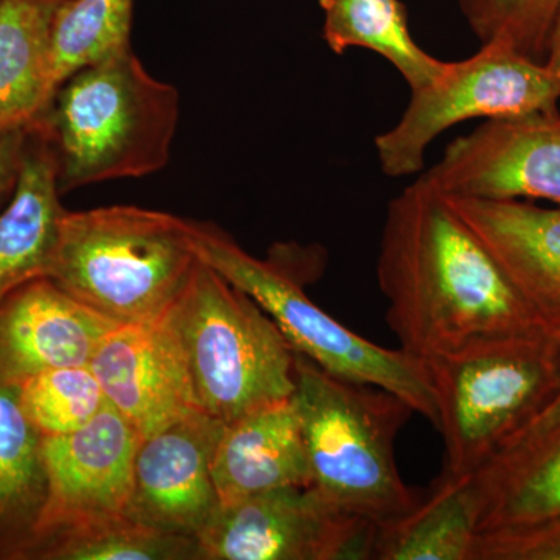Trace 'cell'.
I'll list each match as a JSON object with an SVG mask.
<instances>
[{
  "instance_id": "6da1fadb",
  "label": "cell",
  "mask_w": 560,
  "mask_h": 560,
  "mask_svg": "<svg viewBox=\"0 0 560 560\" xmlns=\"http://www.w3.org/2000/svg\"><path fill=\"white\" fill-rule=\"evenodd\" d=\"M377 279L389 329L420 361L541 335L492 254L427 173L389 202Z\"/></svg>"
},
{
  "instance_id": "7a4b0ae2",
  "label": "cell",
  "mask_w": 560,
  "mask_h": 560,
  "mask_svg": "<svg viewBox=\"0 0 560 560\" xmlns=\"http://www.w3.org/2000/svg\"><path fill=\"white\" fill-rule=\"evenodd\" d=\"M179 120L175 86L128 49L70 73L38 120L57 158L61 194L160 172Z\"/></svg>"
},
{
  "instance_id": "3957f363",
  "label": "cell",
  "mask_w": 560,
  "mask_h": 560,
  "mask_svg": "<svg viewBox=\"0 0 560 560\" xmlns=\"http://www.w3.org/2000/svg\"><path fill=\"white\" fill-rule=\"evenodd\" d=\"M311 486L341 510L383 526L418 504L401 480L394 444L411 418L407 401L330 374L294 350V390Z\"/></svg>"
},
{
  "instance_id": "277c9868",
  "label": "cell",
  "mask_w": 560,
  "mask_h": 560,
  "mask_svg": "<svg viewBox=\"0 0 560 560\" xmlns=\"http://www.w3.org/2000/svg\"><path fill=\"white\" fill-rule=\"evenodd\" d=\"M198 260L189 220L109 206L66 212L46 276L121 326L161 319Z\"/></svg>"
},
{
  "instance_id": "5b68a950",
  "label": "cell",
  "mask_w": 560,
  "mask_h": 560,
  "mask_svg": "<svg viewBox=\"0 0 560 560\" xmlns=\"http://www.w3.org/2000/svg\"><path fill=\"white\" fill-rule=\"evenodd\" d=\"M165 320L178 342L198 408L230 423L289 399L294 350L245 291L198 260Z\"/></svg>"
},
{
  "instance_id": "8992f818",
  "label": "cell",
  "mask_w": 560,
  "mask_h": 560,
  "mask_svg": "<svg viewBox=\"0 0 560 560\" xmlns=\"http://www.w3.org/2000/svg\"><path fill=\"white\" fill-rule=\"evenodd\" d=\"M190 230L198 259L253 298L293 350L337 377L396 394L436 429L438 405L423 361L342 326L307 296L287 265L272 257L257 259L213 224L190 221Z\"/></svg>"
},
{
  "instance_id": "52a82bcc",
  "label": "cell",
  "mask_w": 560,
  "mask_h": 560,
  "mask_svg": "<svg viewBox=\"0 0 560 560\" xmlns=\"http://www.w3.org/2000/svg\"><path fill=\"white\" fill-rule=\"evenodd\" d=\"M423 363L436 399L445 470L452 474L481 469L539 415L560 381V346L540 334Z\"/></svg>"
},
{
  "instance_id": "ba28073f",
  "label": "cell",
  "mask_w": 560,
  "mask_h": 560,
  "mask_svg": "<svg viewBox=\"0 0 560 560\" xmlns=\"http://www.w3.org/2000/svg\"><path fill=\"white\" fill-rule=\"evenodd\" d=\"M560 91L545 65L503 44H482L463 61L445 62L440 75L411 91L404 116L375 138L385 175L404 178L423 168L434 139L474 119L558 116Z\"/></svg>"
},
{
  "instance_id": "9c48e42d",
  "label": "cell",
  "mask_w": 560,
  "mask_h": 560,
  "mask_svg": "<svg viewBox=\"0 0 560 560\" xmlns=\"http://www.w3.org/2000/svg\"><path fill=\"white\" fill-rule=\"evenodd\" d=\"M377 528L313 486H283L220 506L197 540L200 560H372Z\"/></svg>"
},
{
  "instance_id": "30bf717a",
  "label": "cell",
  "mask_w": 560,
  "mask_h": 560,
  "mask_svg": "<svg viewBox=\"0 0 560 560\" xmlns=\"http://www.w3.org/2000/svg\"><path fill=\"white\" fill-rule=\"evenodd\" d=\"M139 441L110 405L73 433L43 436L49 499L27 560L66 534L127 515Z\"/></svg>"
},
{
  "instance_id": "8fae6325",
  "label": "cell",
  "mask_w": 560,
  "mask_h": 560,
  "mask_svg": "<svg viewBox=\"0 0 560 560\" xmlns=\"http://www.w3.org/2000/svg\"><path fill=\"white\" fill-rule=\"evenodd\" d=\"M559 117L488 120L452 142L427 176L458 197L560 206Z\"/></svg>"
},
{
  "instance_id": "7c38bea8",
  "label": "cell",
  "mask_w": 560,
  "mask_h": 560,
  "mask_svg": "<svg viewBox=\"0 0 560 560\" xmlns=\"http://www.w3.org/2000/svg\"><path fill=\"white\" fill-rule=\"evenodd\" d=\"M223 425L198 410L140 440L128 517L197 539L220 510L212 456Z\"/></svg>"
},
{
  "instance_id": "4fadbf2b",
  "label": "cell",
  "mask_w": 560,
  "mask_h": 560,
  "mask_svg": "<svg viewBox=\"0 0 560 560\" xmlns=\"http://www.w3.org/2000/svg\"><path fill=\"white\" fill-rule=\"evenodd\" d=\"M106 401L140 440L198 411L194 389L164 316L114 327L90 361Z\"/></svg>"
},
{
  "instance_id": "5bb4252c",
  "label": "cell",
  "mask_w": 560,
  "mask_h": 560,
  "mask_svg": "<svg viewBox=\"0 0 560 560\" xmlns=\"http://www.w3.org/2000/svg\"><path fill=\"white\" fill-rule=\"evenodd\" d=\"M445 197L511 280L541 335L560 346V206Z\"/></svg>"
},
{
  "instance_id": "9a60e30c",
  "label": "cell",
  "mask_w": 560,
  "mask_h": 560,
  "mask_svg": "<svg viewBox=\"0 0 560 560\" xmlns=\"http://www.w3.org/2000/svg\"><path fill=\"white\" fill-rule=\"evenodd\" d=\"M116 326L47 276L28 280L0 302V383L86 366Z\"/></svg>"
},
{
  "instance_id": "2e32d148",
  "label": "cell",
  "mask_w": 560,
  "mask_h": 560,
  "mask_svg": "<svg viewBox=\"0 0 560 560\" xmlns=\"http://www.w3.org/2000/svg\"><path fill=\"white\" fill-rule=\"evenodd\" d=\"M220 506L283 486H311V467L293 400L224 423L212 456Z\"/></svg>"
},
{
  "instance_id": "e0dca14e",
  "label": "cell",
  "mask_w": 560,
  "mask_h": 560,
  "mask_svg": "<svg viewBox=\"0 0 560 560\" xmlns=\"http://www.w3.org/2000/svg\"><path fill=\"white\" fill-rule=\"evenodd\" d=\"M61 195L49 136L33 121L16 189L0 210V302L22 283L47 275L68 212Z\"/></svg>"
},
{
  "instance_id": "ac0fdd59",
  "label": "cell",
  "mask_w": 560,
  "mask_h": 560,
  "mask_svg": "<svg viewBox=\"0 0 560 560\" xmlns=\"http://www.w3.org/2000/svg\"><path fill=\"white\" fill-rule=\"evenodd\" d=\"M480 517L474 474L444 469L411 511L378 526L372 560H471Z\"/></svg>"
},
{
  "instance_id": "d6986e66",
  "label": "cell",
  "mask_w": 560,
  "mask_h": 560,
  "mask_svg": "<svg viewBox=\"0 0 560 560\" xmlns=\"http://www.w3.org/2000/svg\"><path fill=\"white\" fill-rule=\"evenodd\" d=\"M65 0H0V135L32 125L55 94L51 43Z\"/></svg>"
},
{
  "instance_id": "ffe728a7",
  "label": "cell",
  "mask_w": 560,
  "mask_h": 560,
  "mask_svg": "<svg viewBox=\"0 0 560 560\" xmlns=\"http://www.w3.org/2000/svg\"><path fill=\"white\" fill-rule=\"evenodd\" d=\"M474 477L480 533L560 515V425L511 442Z\"/></svg>"
},
{
  "instance_id": "44dd1931",
  "label": "cell",
  "mask_w": 560,
  "mask_h": 560,
  "mask_svg": "<svg viewBox=\"0 0 560 560\" xmlns=\"http://www.w3.org/2000/svg\"><path fill=\"white\" fill-rule=\"evenodd\" d=\"M49 499L43 434L0 383V560H27Z\"/></svg>"
},
{
  "instance_id": "7402d4cb",
  "label": "cell",
  "mask_w": 560,
  "mask_h": 560,
  "mask_svg": "<svg viewBox=\"0 0 560 560\" xmlns=\"http://www.w3.org/2000/svg\"><path fill=\"white\" fill-rule=\"evenodd\" d=\"M324 38L331 51L370 49L399 70L411 91L427 86L445 61L420 49L408 31L407 11L399 0H319Z\"/></svg>"
},
{
  "instance_id": "603a6c76",
  "label": "cell",
  "mask_w": 560,
  "mask_h": 560,
  "mask_svg": "<svg viewBox=\"0 0 560 560\" xmlns=\"http://www.w3.org/2000/svg\"><path fill=\"white\" fill-rule=\"evenodd\" d=\"M135 0H65L51 43L55 91L70 73L131 47Z\"/></svg>"
},
{
  "instance_id": "cb8c5ba5",
  "label": "cell",
  "mask_w": 560,
  "mask_h": 560,
  "mask_svg": "<svg viewBox=\"0 0 560 560\" xmlns=\"http://www.w3.org/2000/svg\"><path fill=\"white\" fill-rule=\"evenodd\" d=\"M33 560H200L198 540L113 518L50 541Z\"/></svg>"
},
{
  "instance_id": "d4e9b609",
  "label": "cell",
  "mask_w": 560,
  "mask_h": 560,
  "mask_svg": "<svg viewBox=\"0 0 560 560\" xmlns=\"http://www.w3.org/2000/svg\"><path fill=\"white\" fill-rule=\"evenodd\" d=\"M18 399L25 418L43 436L73 433L108 405L90 364L33 375L18 385Z\"/></svg>"
},
{
  "instance_id": "484cf974",
  "label": "cell",
  "mask_w": 560,
  "mask_h": 560,
  "mask_svg": "<svg viewBox=\"0 0 560 560\" xmlns=\"http://www.w3.org/2000/svg\"><path fill=\"white\" fill-rule=\"evenodd\" d=\"M459 3L482 44H503L544 65L560 0H459Z\"/></svg>"
},
{
  "instance_id": "4316f807",
  "label": "cell",
  "mask_w": 560,
  "mask_h": 560,
  "mask_svg": "<svg viewBox=\"0 0 560 560\" xmlns=\"http://www.w3.org/2000/svg\"><path fill=\"white\" fill-rule=\"evenodd\" d=\"M471 560H560V515L478 534Z\"/></svg>"
},
{
  "instance_id": "83f0119b",
  "label": "cell",
  "mask_w": 560,
  "mask_h": 560,
  "mask_svg": "<svg viewBox=\"0 0 560 560\" xmlns=\"http://www.w3.org/2000/svg\"><path fill=\"white\" fill-rule=\"evenodd\" d=\"M28 127L0 135V210L16 189L27 145Z\"/></svg>"
},
{
  "instance_id": "f1b7e54d",
  "label": "cell",
  "mask_w": 560,
  "mask_h": 560,
  "mask_svg": "<svg viewBox=\"0 0 560 560\" xmlns=\"http://www.w3.org/2000/svg\"><path fill=\"white\" fill-rule=\"evenodd\" d=\"M560 425V381L558 388H556L555 394L548 404L541 408L539 415L534 416L533 419L526 423L525 427L508 444L511 442L521 441L523 438L534 436V434L544 433V431H548L551 429H556V427ZM506 444V445H508ZM504 445V447H506Z\"/></svg>"
},
{
  "instance_id": "f546056e",
  "label": "cell",
  "mask_w": 560,
  "mask_h": 560,
  "mask_svg": "<svg viewBox=\"0 0 560 560\" xmlns=\"http://www.w3.org/2000/svg\"><path fill=\"white\" fill-rule=\"evenodd\" d=\"M545 68L551 73L560 91V3L552 20L550 36H548Z\"/></svg>"
},
{
  "instance_id": "4dcf8cb0",
  "label": "cell",
  "mask_w": 560,
  "mask_h": 560,
  "mask_svg": "<svg viewBox=\"0 0 560 560\" xmlns=\"http://www.w3.org/2000/svg\"><path fill=\"white\" fill-rule=\"evenodd\" d=\"M559 124H560V117H559Z\"/></svg>"
}]
</instances>
